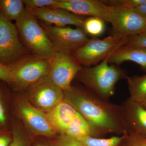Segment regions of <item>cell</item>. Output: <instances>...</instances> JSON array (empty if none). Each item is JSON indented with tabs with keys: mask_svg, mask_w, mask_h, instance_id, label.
Masks as SVG:
<instances>
[{
	"mask_svg": "<svg viewBox=\"0 0 146 146\" xmlns=\"http://www.w3.org/2000/svg\"><path fill=\"white\" fill-rule=\"evenodd\" d=\"M64 100L86 120L93 137L125 132L121 105L102 99L89 89L72 86L63 91Z\"/></svg>",
	"mask_w": 146,
	"mask_h": 146,
	"instance_id": "6da1fadb",
	"label": "cell"
},
{
	"mask_svg": "<svg viewBox=\"0 0 146 146\" xmlns=\"http://www.w3.org/2000/svg\"><path fill=\"white\" fill-rule=\"evenodd\" d=\"M108 56L93 67H82L76 77L98 96L109 101L115 94L116 84L128 76L119 66L109 64Z\"/></svg>",
	"mask_w": 146,
	"mask_h": 146,
	"instance_id": "7a4b0ae2",
	"label": "cell"
},
{
	"mask_svg": "<svg viewBox=\"0 0 146 146\" xmlns=\"http://www.w3.org/2000/svg\"><path fill=\"white\" fill-rule=\"evenodd\" d=\"M38 21L25 8L15 25L21 42L31 54L51 60L55 51L44 29Z\"/></svg>",
	"mask_w": 146,
	"mask_h": 146,
	"instance_id": "3957f363",
	"label": "cell"
},
{
	"mask_svg": "<svg viewBox=\"0 0 146 146\" xmlns=\"http://www.w3.org/2000/svg\"><path fill=\"white\" fill-rule=\"evenodd\" d=\"M51 60L29 54L9 66L13 89H27L49 76Z\"/></svg>",
	"mask_w": 146,
	"mask_h": 146,
	"instance_id": "277c9868",
	"label": "cell"
},
{
	"mask_svg": "<svg viewBox=\"0 0 146 146\" xmlns=\"http://www.w3.org/2000/svg\"><path fill=\"white\" fill-rule=\"evenodd\" d=\"M127 38H121L112 34L103 39L93 38L89 39L72 55L82 66H95L123 46Z\"/></svg>",
	"mask_w": 146,
	"mask_h": 146,
	"instance_id": "5b68a950",
	"label": "cell"
},
{
	"mask_svg": "<svg viewBox=\"0 0 146 146\" xmlns=\"http://www.w3.org/2000/svg\"><path fill=\"white\" fill-rule=\"evenodd\" d=\"M30 54L21 42L15 25L0 12V63L9 66Z\"/></svg>",
	"mask_w": 146,
	"mask_h": 146,
	"instance_id": "8992f818",
	"label": "cell"
},
{
	"mask_svg": "<svg viewBox=\"0 0 146 146\" xmlns=\"http://www.w3.org/2000/svg\"><path fill=\"white\" fill-rule=\"evenodd\" d=\"M56 52L72 54L89 40L83 29L70 27H59L47 25L42 23Z\"/></svg>",
	"mask_w": 146,
	"mask_h": 146,
	"instance_id": "52a82bcc",
	"label": "cell"
},
{
	"mask_svg": "<svg viewBox=\"0 0 146 146\" xmlns=\"http://www.w3.org/2000/svg\"><path fill=\"white\" fill-rule=\"evenodd\" d=\"M110 23L112 25V35L121 38H127L146 31V20L133 9L112 7Z\"/></svg>",
	"mask_w": 146,
	"mask_h": 146,
	"instance_id": "ba28073f",
	"label": "cell"
},
{
	"mask_svg": "<svg viewBox=\"0 0 146 146\" xmlns=\"http://www.w3.org/2000/svg\"><path fill=\"white\" fill-rule=\"evenodd\" d=\"M82 68L71 54L56 52L51 61L49 78L61 90L68 91L72 87L73 80Z\"/></svg>",
	"mask_w": 146,
	"mask_h": 146,
	"instance_id": "9c48e42d",
	"label": "cell"
},
{
	"mask_svg": "<svg viewBox=\"0 0 146 146\" xmlns=\"http://www.w3.org/2000/svg\"><path fill=\"white\" fill-rule=\"evenodd\" d=\"M13 99L16 111L32 132L48 137L54 135L56 132L47 119L46 113L26 100L15 97Z\"/></svg>",
	"mask_w": 146,
	"mask_h": 146,
	"instance_id": "30bf717a",
	"label": "cell"
},
{
	"mask_svg": "<svg viewBox=\"0 0 146 146\" xmlns=\"http://www.w3.org/2000/svg\"><path fill=\"white\" fill-rule=\"evenodd\" d=\"M51 8L60 9L79 16L96 17L110 23L112 7L99 0H56Z\"/></svg>",
	"mask_w": 146,
	"mask_h": 146,
	"instance_id": "8fae6325",
	"label": "cell"
},
{
	"mask_svg": "<svg viewBox=\"0 0 146 146\" xmlns=\"http://www.w3.org/2000/svg\"><path fill=\"white\" fill-rule=\"evenodd\" d=\"M30 99L35 107L48 112L62 101L64 92L51 81L49 76L29 88Z\"/></svg>",
	"mask_w": 146,
	"mask_h": 146,
	"instance_id": "7c38bea8",
	"label": "cell"
},
{
	"mask_svg": "<svg viewBox=\"0 0 146 146\" xmlns=\"http://www.w3.org/2000/svg\"><path fill=\"white\" fill-rule=\"evenodd\" d=\"M28 10L38 21L47 25H54V26L59 27L73 25L82 29L86 18L60 9L45 7Z\"/></svg>",
	"mask_w": 146,
	"mask_h": 146,
	"instance_id": "4fadbf2b",
	"label": "cell"
},
{
	"mask_svg": "<svg viewBox=\"0 0 146 146\" xmlns=\"http://www.w3.org/2000/svg\"><path fill=\"white\" fill-rule=\"evenodd\" d=\"M126 133L146 138V109L129 99L121 105Z\"/></svg>",
	"mask_w": 146,
	"mask_h": 146,
	"instance_id": "5bb4252c",
	"label": "cell"
},
{
	"mask_svg": "<svg viewBox=\"0 0 146 146\" xmlns=\"http://www.w3.org/2000/svg\"><path fill=\"white\" fill-rule=\"evenodd\" d=\"M76 112L71 105L63 100L46 115L55 132L64 134Z\"/></svg>",
	"mask_w": 146,
	"mask_h": 146,
	"instance_id": "9a60e30c",
	"label": "cell"
},
{
	"mask_svg": "<svg viewBox=\"0 0 146 146\" xmlns=\"http://www.w3.org/2000/svg\"><path fill=\"white\" fill-rule=\"evenodd\" d=\"M132 61L146 72V48L135 46H123L110 55L108 63L119 66L125 61Z\"/></svg>",
	"mask_w": 146,
	"mask_h": 146,
	"instance_id": "2e32d148",
	"label": "cell"
},
{
	"mask_svg": "<svg viewBox=\"0 0 146 146\" xmlns=\"http://www.w3.org/2000/svg\"><path fill=\"white\" fill-rule=\"evenodd\" d=\"M132 101L141 104L146 100V74L128 76L126 78Z\"/></svg>",
	"mask_w": 146,
	"mask_h": 146,
	"instance_id": "e0dca14e",
	"label": "cell"
},
{
	"mask_svg": "<svg viewBox=\"0 0 146 146\" xmlns=\"http://www.w3.org/2000/svg\"><path fill=\"white\" fill-rule=\"evenodd\" d=\"M65 134L77 140L89 136L93 137L88 123L77 112L68 126Z\"/></svg>",
	"mask_w": 146,
	"mask_h": 146,
	"instance_id": "ac0fdd59",
	"label": "cell"
},
{
	"mask_svg": "<svg viewBox=\"0 0 146 146\" xmlns=\"http://www.w3.org/2000/svg\"><path fill=\"white\" fill-rule=\"evenodd\" d=\"M24 0H0V12L7 21H16L25 12Z\"/></svg>",
	"mask_w": 146,
	"mask_h": 146,
	"instance_id": "d6986e66",
	"label": "cell"
},
{
	"mask_svg": "<svg viewBox=\"0 0 146 146\" xmlns=\"http://www.w3.org/2000/svg\"><path fill=\"white\" fill-rule=\"evenodd\" d=\"M123 138L124 134L121 136H112L108 138L89 136L76 140L82 146H120Z\"/></svg>",
	"mask_w": 146,
	"mask_h": 146,
	"instance_id": "ffe728a7",
	"label": "cell"
},
{
	"mask_svg": "<svg viewBox=\"0 0 146 146\" xmlns=\"http://www.w3.org/2000/svg\"><path fill=\"white\" fill-rule=\"evenodd\" d=\"M105 21L96 17L86 18L84 22L82 29L86 34L97 36L101 35L105 29Z\"/></svg>",
	"mask_w": 146,
	"mask_h": 146,
	"instance_id": "44dd1931",
	"label": "cell"
},
{
	"mask_svg": "<svg viewBox=\"0 0 146 146\" xmlns=\"http://www.w3.org/2000/svg\"><path fill=\"white\" fill-rule=\"evenodd\" d=\"M9 85L0 80V127L6 128L8 123L7 101Z\"/></svg>",
	"mask_w": 146,
	"mask_h": 146,
	"instance_id": "7402d4cb",
	"label": "cell"
},
{
	"mask_svg": "<svg viewBox=\"0 0 146 146\" xmlns=\"http://www.w3.org/2000/svg\"><path fill=\"white\" fill-rule=\"evenodd\" d=\"M146 0H104L105 4L112 7H127L133 9L143 3Z\"/></svg>",
	"mask_w": 146,
	"mask_h": 146,
	"instance_id": "603a6c76",
	"label": "cell"
},
{
	"mask_svg": "<svg viewBox=\"0 0 146 146\" xmlns=\"http://www.w3.org/2000/svg\"><path fill=\"white\" fill-rule=\"evenodd\" d=\"M120 146H146V138L125 132L123 139Z\"/></svg>",
	"mask_w": 146,
	"mask_h": 146,
	"instance_id": "cb8c5ba5",
	"label": "cell"
},
{
	"mask_svg": "<svg viewBox=\"0 0 146 146\" xmlns=\"http://www.w3.org/2000/svg\"><path fill=\"white\" fill-rule=\"evenodd\" d=\"M56 1V0H24L25 8L28 10L50 7Z\"/></svg>",
	"mask_w": 146,
	"mask_h": 146,
	"instance_id": "d4e9b609",
	"label": "cell"
},
{
	"mask_svg": "<svg viewBox=\"0 0 146 146\" xmlns=\"http://www.w3.org/2000/svg\"><path fill=\"white\" fill-rule=\"evenodd\" d=\"M123 46H135L146 48V32L127 37Z\"/></svg>",
	"mask_w": 146,
	"mask_h": 146,
	"instance_id": "484cf974",
	"label": "cell"
},
{
	"mask_svg": "<svg viewBox=\"0 0 146 146\" xmlns=\"http://www.w3.org/2000/svg\"><path fill=\"white\" fill-rule=\"evenodd\" d=\"M12 140L9 146H26L25 139L21 130L15 123L11 122Z\"/></svg>",
	"mask_w": 146,
	"mask_h": 146,
	"instance_id": "4316f807",
	"label": "cell"
},
{
	"mask_svg": "<svg viewBox=\"0 0 146 146\" xmlns=\"http://www.w3.org/2000/svg\"><path fill=\"white\" fill-rule=\"evenodd\" d=\"M54 146H82L74 138L66 134H60L56 140Z\"/></svg>",
	"mask_w": 146,
	"mask_h": 146,
	"instance_id": "83f0119b",
	"label": "cell"
},
{
	"mask_svg": "<svg viewBox=\"0 0 146 146\" xmlns=\"http://www.w3.org/2000/svg\"><path fill=\"white\" fill-rule=\"evenodd\" d=\"M12 140V132L0 127V146H9Z\"/></svg>",
	"mask_w": 146,
	"mask_h": 146,
	"instance_id": "f1b7e54d",
	"label": "cell"
},
{
	"mask_svg": "<svg viewBox=\"0 0 146 146\" xmlns=\"http://www.w3.org/2000/svg\"><path fill=\"white\" fill-rule=\"evenodd\" d=\"M0 80L5 82L10 86L11 85V78L10 70L9 66L0 63Z\"/></svg>",
	"mask_w": 146,
	"mask_h": 146,
	"instance_id": "f546056e",
	"label": "cell"
},
{
	"mask_svg": "<svg viewBox=\"0 0 146 146\" xmlns=\"http://www.w3.org/2000/svg\"><path fill=\"white\" fill-rule=\"evenodd\" d=\"M133 10L146 21V1L141 5L134 8Z\"/></svg>",
	"mask_w": 146,
	"mask_h": 146,
	"instance_id": "4dcf8cb0",
	"label": "cell"
},
{
	"mask_svg": "<svg viewBox=\"0 0 146 146\" xmlns=\"http://www.w3.org/2000/svg\"><path fill=\"white\" fill-rule=\"evenodd\" d=\"M141 105L146 109V100H145L144 102H143L141 104Z\"/></svg>",
	"mask_w": 146,
	"mask_h": 146,
	"instance_id": "1f68e13d",
	"label": "cell"
},
{
	"mask_svg": "<svg viewBox=\"0 0 146 146\" xmlns=\"http://www.w3.org/2000/svg\"><path fill=\"white\" fill-rule=\"evenodd\" d=\"M36 146H46L43 145H36Z\"/></svg>",
	"mask_w": 146,
	"mask_h": 146,
	"instance_id": "d6a6232c",
	"label": "cell"
},
{
	"mask_svg": "<svg viewBox=\"0 0 146 146\" xmlns=\"http://www.w3.org/2000/svg\"><path fill=\"white\" fill-rule=\"evenodd\" d=\"M145 32H146V31Z\"/></svg>",
	"mask_w": 146,
	"mask_h": 146,
	"instance_id": "836d02e7",
	"label": "cell"
}]
</instances>
